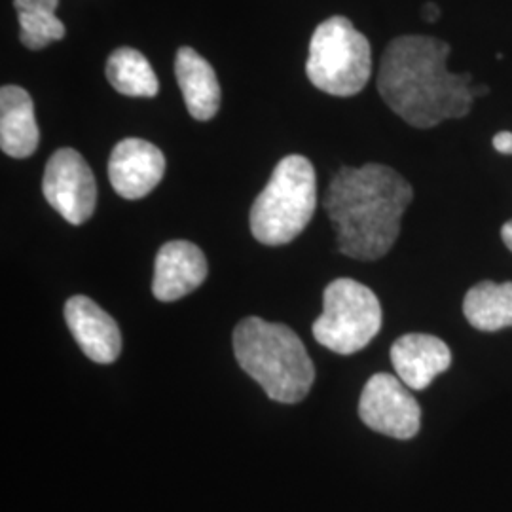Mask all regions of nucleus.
Returning <instances> with one entry per match:
<instances>
[{
    "label": "nucleus",
    "instance_id": "1",
    "mask_svg": "<svg viewBox=\"0 0 512 512\" xmlns=\"http://www.w3.org/2000/svg\"><path fill=\"white\" fill-rule=\"evenodd\" d=\"M450 46L439 38H395L382 57L378 90L385 105L414 128L463 118L473 107L471 74L446 69Z\"/></svg>",
    "mask_w": 512,
    "mask_h": 512
},
{
    "label": "nucleus",
    "instance_id": "2",
    "mask_svg": "<svg viewBox=\"0 0 512 512\" xmlns=\"http://www.w3.org/2000/svg\"><path fill=\"white\" fill-rule=\"evenodd\" d=\"M412 200V186L387 165L342 167L325 196L338 251L355 260L387 255L401 234V219Z\"/></svg>",
    "mask_w": 512,
    "mask_h": 512
},
{
    "label": "nucleus",
    "instance_id": "3",
    "mask_svg": "<svg viewBox=\"0 0 512 512\" xmlns=\"http://www.w3.org/2000/svg\"><path fill=\"white\" fill-rule=\"evenodd\" d=\"M239 366L275 403L304 401L315 380L308 349L294 330L258 317H247L234 330Z\"/></svg>",
    "mask_w": 512,
    "mask_h": 512
},
{
    "label": "nucleus",
    "instance_id": "4",
    "mask_svg": "<svg viewBox=\"0 0 512 512\" xmlns=\"http://www.w3.org/2000/svg\"><path fill=\"white\" fill-rule=\"evenodd\" d=\"M315 205V169L308 158L291 154L275 165L266 188L253 203L251 232L264 245H287L306 230Z\"/></svg>",
    "mask_w": 512,
    "mask_h": 512
},
{
    "label": "nucleus",
    "instance_id": "5",
    "mask_svg": "<svg viewBox=\"0 0 512 512\" xmlns=\"http://www.w3.org/2000/svg\"><path fill=\"white\" fill-rule=\"evenodd\" d=\"M370 73V44L348 18L334 16L315 29L306 74L317 90L351 97L365 88Z\"/></svg>",
    "mask_w": 512,
    "mask_h": 512
},
{
    "label": "nucleus",
    "instance_id": "6",
    "mask_svg": "<svg viewBox=\"0 0 512 512\" xmlns=\"http://www.w3.org/2000/svg\"><path fill=\"white\" fill-rule=\"evenodd\" d=\"M382 329L378 296L355 279H334L323 293V313L313 323V338L338 355L365 349Z\"/></svg>",
    "mask_w": 512,
    "mask_h": 512
},
{
    "label": "nucleus",
    "instance_id": "7",
    "mask_svg": "<svg viewBox=\"0 0 512 512\" xmlns=\"http://www.w3.org/2000/svg\"><path fill=\"white\" fill-rule=\"evenodd\" d=\"M359 416L368 429L391 439L408 440L420 433V404L399 378L385 372L366 382Z\"/></svg>",
    "mask_w": 512,
    "mask_h": 512
},
{
    "label": "nucleus",
    "instance_id": "8",
    "mask_svg": "<svg viewBox=\"0 0 512 512\" xmlns=\"http://www.w3.org/2000/svg\"><path fill=\"white\" fill-rule=\"evenodd\" d=\"M42 192L46 202L74 226L90 220L95 211V177L90 165L74 148H59L48 160Z\"/></svg>",
    "mask_w": 512,
    "mask_h": 512
},
{
    "label": "nucleus",
    "instance_id": "9",
    "mask_svg": "<svg viewBox=\"0 0 512 512\" xmlns=\"http://www.w3.org/2000/svg\"><path fill=\"white\" fill-rule=\"evenodd\" d=\"M164 173L162 150L145 139H124L110 154V184L124 200L145 198L160 184Z\"/></svg>",
    "mask_w": 512,
    "mask_h": 512
},
{
    "label": "nucleus",
    "instance_id": "10",
    "mask_svg": "<svg viewBox=\"0 0 512 512\" xmlns=\"http://www.w3.org/2000/svg\"><path fill=\"white\" fill-rule=\"evenodd\" d=\"M65 321L88 359L110 365L120 357L122 334L116 321L88 296H73L65 304Z\"/></svg>",
    "mask_w": 512,
    "mask_h": 512
},
{
    "label": "nucleus",
    "instance_id": "11",
    "mask_svg": "<svg viewBox=\"0 0 512 512\" xmlns=\"http://www.w3.org/2000/svg\"><path fill=\"white\" fill-rule=\"evenodd\" d=\"M207 279V260L190 241H169L158 251L152 293L160 302H175L194 293Z\"/></svg>",
    "mask_w": 512,
    "mask_h": 512
},
{
    "label": "nucleus",
    "instance_id": "12",
    "mask_svg": "<svg viewBox=\"0 0 512 512\" xmlns=\"http://www.w3.org/2000/svg\"><path fill=\"white\" fill-rule=\"evenodd\" d=\"M391 363L408 389L421 391L452 365L450 348L431 334H406L391 346Z\"/></svg>",
    "mask_w": 512,
    "mask_h": 512
},
{
    "label": "nucleus",
    "instance_id": "13",
    "mask_svg": "<svg viewBox=\"0 0 512 512\" xmlns=\"http://www.w3.org/2000/svg\"><path fill=\"white\" fill-rule=\"evenodd\" d=\"M40 143L35 105L31 95L18 86L0 90V147L10 158H29Z\"/></svg>",
    "mask_w": 512,
    "mask_h": 512
},
{
    "label": "nucleus",
    "instance_id": "14",
    "mask_svg": "<svg viewBox=\"0 0 512 512\" xmlns=\"http://www.w3.org/2000/svg\"><path fill=\"white\" fill-rule=\"evenodd\" d=\"M175 74L192 118L207 122L220 109V86L213 67L196 50L184 46L177 52Z\"/></svg>",
    "mask_w": 512,
    "mask_h": 512
},
{
    "label": "nucleus",
    "instance_id": "15",
    "mask_svg": "<svg viewBox=\"0 0 512 512\" xmlns=\"http://www.w3.org/2000/svg\"><path fill=\"white\" fill-rule=\"evenodd\" d=\"M463 313L482 332L512 327V283H478L465 296Z\"/></svg>",
    "mask_w": 512,
    "mask_h": 512
},
{
    "label": "nucleus",
    "instance_id": "16",
    "mask_svg": "<svg viewBox=\"0 0 512 512\" xmlns=\"http://www.w3.org/2000/svg\"><path fill=\"white\" fill-rule=\"evenodd\" d=\"M107 78L116 92L129 97H154L160 90L147 57L133 48H120L110 55Z\"/></svg>",
    "mask_w": 512,
    "mask_h": 512
},
{
    "label": "nucleus",
    "instance_id": "17",
    "mask_svg": "<svg viewBox=\"0 0 512 512\" xmlns=\"http://www.w3.org/2000/svg\"><path fill=\"white\" fill-rule=\"evenodd\" d=\"M59 0H14L19 38L29 50H42L65 37V25L55 16Z\"/></svg>",
    "mask_w": 512,
    "mask_h": 512
},
{
    "label": "nucleus",
    "instance_id": "18",
    "mask_svg": "<svg viewBox=\"0 0 512 512\" xmlns=\"http://www.w3.org/2000/svg\"><path fill=\"white\" fill-rule=\"evenodd\" d=\"M492 145L499 154L511 156L512 154V133L511 131H499L492 139Z\"/></svg>",
    "mask_w": 512,
    "mask_h": 512
},
{
    "label": "nucleus",
    "instance_id": "19",
    "mask_svg": "<svg viewBox=\"0 0 512 512\" xmlns=\"http://www.w3.org/2000/svg\"><path fill=\"white\" fill-rule=\"evenodd\" d=\"M421 18L425 19V21H429V23H435V21L440 18L439 6H437L435 2H427V4L423 6V10H421Z\"/></svg>",
    "mask_w": 512,
    "mask_h": 512
},
{
    "label": "nucleus",
    "instance_id": "20",
    "mask_svg": "<svg viewBox=\"0 0 512 512\" xmlns=\"http://www.w3.org/2000/svg\"><path fill=\"white\" fill-rule=\"evenodd\" d=\"M501 238H503V243L507 245V249L512 253V220L503 224V228H501Z\"/></svg>",
    "mask_w": 512,
    "mask_h": 512
},
{
    "label": "nucleus",
    "instance_id": "21",
    "mask_svg": "<svg viewBox=\"0 0 512 512\" xmlns=\"http://www.w3.org/2000/svg\"><path fill=\"white\" fill-rule=\"evenodd\" d=\"M490 90H488V86H476L473 88V97H482V95H488Z\"/></svg>",
    "mask_w": 512,
    "mask_h": 512
}]
</instances>
